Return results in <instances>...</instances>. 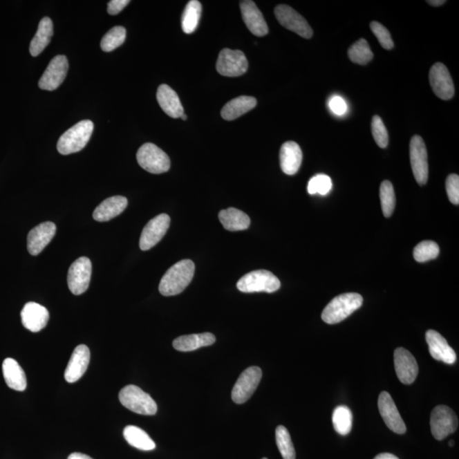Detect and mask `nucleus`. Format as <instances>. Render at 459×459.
<instances>
[{
  "instance_id": "23",
  "label": "nucleus",
  "mask_w": 459,
  "mask_h": 459,
  "mask_svg": "<svg viewBox=\"0 0 459 459\" xmlns=\"http://www.w3.org/2000/svg\"><path fill=\"white\" fill-rule=\"evenodd\" d=\"M301 147L294 142H287L280 150V165L284 174L294 176L299 171L302 162Z\"/></svg>"
},
{
  "instance_id": "32",
  "label": "nucleus",
  "mask_w": 459,
  "mask_h": 459,
  "mask_svg": "<svg viewBox=\"0 0 459 459\" xmlns=\"http://www.w3.org/2000/svg\"><path fill=\"white\" fill-rule=\"evenodd\" d=\"M202 14V5L198 0L189 1L181 18V28L185 33L190 35L197 29Z\"/></svg>"
},
{
  "instance_id": "35",
  "label": "nucleus",
  "mask_w": 459,
  "mask_h": 459,
  "mask_svg": "<svg viewBox=\"0 0 459 459\" xmlns=\"http://www.w3.org/2000/svg\"><path fill=\"white\" fill-rule=\"evenodd\" d=\"M380 197L384 217H391L394 212L395 206V191L393 185L391 181L384 180L381 183Z\"/></svg>"
},
{
  "instance_id": "30",
  "label": "nucleus",
  "mask_w": 459,
  "mask_h": 459,
  "mask_svg": "<svg viewBox=\"0 0 459 459\" xmlns=\"http://www.w3.org/2000/svg\"><path fill=\"white\" fill-rule=\"evenodd\" d=\"M53 36V24L49 17H44L39 22L38 31L33 37L29 51L32 57H38L50 44Z\"/></svg>"
},
{
  "instance_id": "34",
  "label": "nucleus",
  "mask_w": 459,
  "mask_h": 459,
  "mask_svg": "<svg viewBox=\"0 0 459 459\" xmlns=\"http://www.w3.org/2000/svg\"><path fill=\"white\" fill-rule=\"evenodd\" d=\"M350 61L359 65H366L371 62L373 54L368 41L364 39H359L348 50Z\"/></svg>"
},
{
  "instance_id": "2",
  "label": "nucleus",
  "mask_w": 459,
  "mask_h": 459,
  "mask_svg": "<svg viewBox=\"0 0 459 459\" xmlns=\"http://www.w3.org/2000/svg\"><path fill=\"white\" fill-rule=\"evenodd\" d=\"M362 303V296L355 292L337 296L325 307L321 313V319L328 324H339L360 308Z\"/></svg>"
},
{
  "instance_id": "41",
  "label": "nucleus",
  "mask_w": 459,
  "mask_h": 459,
  "mask_svg": "<svg viewBox=\"0 0 459 459\" xmlns=\"http://www.w3.org/2000/svg\"><path fill=\"white\" fill-rule=\"evenodd\" d=\"M370 28L371 30L377 37V40L380 44V46L386 50L393 49L394 42L391 39V35L390 32L388 31L386 28H384L382 24H380L377 21H372L370 24Z\"/></svg>"
},
{
  "instance_id": "19",
  "label": "nucleus",
  "mask_w": 459,
  "mask_h": 459,
  "mask_svg": "<svg viewBox=\"0 0 459 459\" xmlns=\"http://www.w3.org/2000/svg\"><path fill=\"white\" fill-rule=\"evenodd\" d=\"M24 328L32 332H38L46 327L50 314L46 307L35 302L26 303L21 312Z\"/></svg>"
},
{
  "instance_id": "44",
  "label": "nucleus",
  "mask_w": 459,
  "mask_h": 459,
  "mask_svg": "<svg viewBox=\"0 0 459 459\" xmlns=\"http://www.w3.org/2000/svg\"><path fill=\"white\" fill-rule=\"evenodd\" d=\"M131 1L129 0H112L107 6V12L110 15H118L123 10L126 6L129 5Z\"/></svg>"
},
{
  "instance_id": "5",
  "label": "nucleus",
  "mask_w": 459,
  "mask_h": 459,
  "mask_svg": "<svg viewBox=\"0 0 459 459\" xmlns=\"http://www.w3.org/2000/svg\"><path fill=\"white\" fill-rule=\"evenodd\" d=\"M238 290L243 292H276L281 287V282L273 273L266 270H258L244 275L236 283Z\"/></svg>"
},
{
  "instance_id": "37",
  "label": "nucleus",
  "mask_w": 459,
  "mask_h": 459,
  "mask_svg": "<svg viewBox=\"0 0 459 459\" xmlns=\"http://www.w3.org/2000/svg\"><path fill=\"white\" fill-rule=\"evenodd\" d=\"M126 39V29L121 26H117L111 29L106 35L103 37L101 42V48L105 53H111L124 44Z\"/></svg>"
},
{
  "instance_id": "46",
  "label": "nucleus",
  "mask_w": 459,
  "mask_h": 459,
  "mask_svg": "<svg viewBox=\"0 0 459 459\" xmlns=\"http://www.w3.org/2000/svg\"><path fill=\"white\" fill-rule=\"evenodd\" d=\"M375 459H399L397 456L391 453H381L377 455Z\"/></svg>"
},
{
  "instance_id": "31",
  "label": "nucleus",
  "mask_w": 459,
  "mask_h": 459,
  "mask_svg": "<svg viewBox=\"0 0 459 459\" xmlns=\"http://www.w3.org/2000/svg\"><path fill=\"white\" fill-rule=\"evenodd\" d=\"M124 438L129 445L142 451H151L155 449L156 444L149 435L143 429L129 425L124 429Z\"/></svg>"
},
{
  "instance_id": "45",
  "label": "nucleus",
  "mask_w": 459,
  "mask_h": 459,
  "mask_svg": "<svg viewBox=\"0 0 459 459\" xmlns=\"http://www.w3.org/2000/svg\"><path fill=\"white\" fill-rule=\"evenodd\" d=\"M68 459H93L86 454L81 453H73L70 454Z\"/></svg>"
},
{
  "instance_id": "43",
  "label": "nucleus",
  "mask_w": 459,
  "mask_h": 459,
  "mask_svg": "<svg viewBox=\"0 0 459 459\" xmlns=\"http://www.w3.org/2000/svg\"><path fill=\"white\" fill-rule=\"evenodd\" d=\"M329 107H330L332 112L337 115H343L347 111L346 102L339 96H335L330 100Z\"/></svg>"
},
{
  "instance_id": "40",
  "label": "nucleus",
  "mask_w": 459,
  "mask_h": 459,
  "mask_svg": "<svg viewBox=\"0 0 459 459\" xmlns=\"http://www.w3.org/2000/svg\"><path fill=\"white\" fill-rule=\"evenodd\" d=\"M372 134L377 145L380 148H386L388 144V135L386 125L379 116H375L372 120Z\"/></svg>"
},
{
  "instance_id": "29",
  "label": "nucleus",
  "mask_w": 459,
  "mask_h": 459,
  "mask_svg": "<svg viewBox=\"0 0 459 459\" xmlns=\"http://www.w3.org/2000/svg\"><path fill=\"white\" fill-rule=\"evenodd\" d=\"M219 220L225 229L230 232L243 231L250 225L249 216L235 208L221 210L219 213Z\"/></svg>"
},
{
  "instance_id": "16",
  "label": "nucleus",
  "mask_w": 459,
  "mask_h": 459,
  "mask_svg": "<svg viewBox=\"0 0 459 459\" xmlns=\"http://www.w3.org/2000/svg\"><path fill=\"white\" fill-rule=\"evenodd\" d=\"M377 404H379L380 415L383 418L387 427L397 434H405L406 424L400 415L397 407L391 395L386 391L381 392Z\"/></svg>"
},
{
  "instance_id": "47",
  "label": "nucleus",
  "mask_w": 459,
  "mask_h": 459,
  "mask_svg": "<svg viewBox=\"0 0 459 459\" xmlns=\"http://www.w3.org/2000/svg\"><path fill=\"white\" fill-rule=\"evenodd\" d=\"M446 2L445 0H429V1H427L429 5L435 7L442 6Z\"/></svg>"
},
{
  "instance_id": "11",
  "label": "nucleus",
  "mask_w": 459,
  "mask_h": 459,
  "mask_svg": "<svg viewBox=\"0 0 459 459\" xmlns=\"http://www.w3.org/2000/svg\"><path fill=\"white\" fill-rule=\"evenodd\" d=\"M92 264L90 259L81 257L70 266L68 274V284L73 294L80 295L86 292L90 286Z\"/></svg>"
},
{
  "instance_id": "20",
  "label": "nucleus",
  "mask_w": 459,
  "mask_h": 459,
  "mask_svg": "<svg viewBox=\"0 0 459 459\" xmlns=\"http://www.w3.org/2000/svg\"><path fill=\"white\" fill-rule=\"evenodd\" d=\"M91 361V351L85 344H80L73 350L68 366L65 370V380L75 383L83 377Z\"/></svg>"
},
{
  "instance_id": "22",
  "label": "nucleus",
  "mask_w": 459,
  "mask_h": 459,
  "mask_svg": "<svg viewBox=\"0 0 459 459\" xmlns=\"http://www.w3.org/2000/svg\"><path fill=\"white\" fill-rule=\"evenodd\" d=\"M241 12L247 28L254 35L263 37L268 35L269 28L261 10L251 0L240 2Z\"/></svg>"
},
{
  "instance_id": "15",
  "label": "nucleus",
  "mask_w": 459,
  "mask_h": 459,
  "mask_svg": "<svg viewBox=\"0 0 459 459\" xmlns=\"http://www.w3.org/2000/svg\"><path fill=\"white\" fill-rule=\"evenodd\" d=\"M68 71V61L65 55H57L51 60L39 82L42 90L53 91L65 80Z\"/></svg>"
},
{
  "instance_id": "9",
  "label": "nucleus",
  "mask_w": 459,
  "mask_h": 459,
  "mask_svg": "<svg viewBox=\"0 0 459 459\" xmlns=\"http://www.w3.org/2000/svg\"><path fill=\"white\" fill-rule=\"evenodd\" d=\"M277 21L285 28L297 33L303 39H309L313 35L308 22L297 11L286 5L277 6L274 10Z\"/></svg>"
},
{
  "instance_id": "18",
  "label": "nucleus",
  "mask_w": 459,
  "mask_h": 459,
  "mask_svg": "<svg viewBox=\"0 0 459 459\" xmlns=\"http://www.w3.org/2000/svg\"><path fill=\"white\" fill-rule=\"evenodd\" d=\"M429 346V353L436 361L453 365L457 361V355L445 338L438 332L428 330L425 335Z\"/></svg>"
},
{
  "instance_id": "38",
  "label": "nucleus",
  "mask_w": 459,
  "mask_h": 459,
  "mask_svg": "<svg viewBox=\"0 0 459 459\" xmlns=\"http://www.w3.org/2000/svg\"><path fill=\"white\" fill-rule=\"evenodd\" d=\"M439 254L438 243L433 241H423L414 247L413 258L416 261L423 263L434 260L438 257Z\"/></svg>"
},
{
  "instance_id": "12",
  "label": "nucleus",
  "mask_w": 459,
  "mask_h": 459,
  "mask_svg": "<svg viewBox=\"0 0 459 459\" xmlns=\"http://www.w3.org/2000/svg\"><path fill=\"white\" fill-rule=\"evenodd\" d=\"M247 68L249 62L243 51L230 49L221 51L216 62V69L221 75L238 77L245 73Z\"/></svg>"
},
{
  "instance_id": "10",
  "label": "nucleus",
  "mask_w": 459,
  "mask_h": 459,
  "mask_svg": "<svg viewBox=\"0 0 459 459\" xmlns=\"http://www.w3.org/2000/svg\"><path fill=\"white\" fill-rule=\"evenodd\" d=\"M410 161L414 178L420 186H424L429 176L428 153L424 140L420 135H414L411 140Z\"/></svg>"
},
{
  "instance_id": "42",
  "label": "nucleus",
  "mask_w": 459,
  "mask_h": 459,
  "mask_svg": "<svg viewBox=\"0 0 459 459\" xmlns=\"http://www.w3.org/2000/svg\"><path fill=\"white\" fill-rule=\"evenodd\" d=\"M446 190L447 197L454 205H459V176L456 174H451L447 178Z\"/></svg>"
},
{
  "instance_id": "13",
  "label": "nucleus",
  "mask_w": 459,
  "mask_h": 459,
  "mask_svg": "<svg viewBox=\"0 0 459 459\" xmlns=\"http://www.w3.org/2000/svg\"><path fill=\"white\" fill-rule=\"evenodd\" d=\"M169 225L170 217L166 214H159L148 222L140 236V250L147 251L157 245L167 232Z\"/></svg>"
},
{
  "instance_id": "17",
  "label": "nucleus",
  "mask_w": 459,
  "mask_h": 459,
  "mask_svg": "<svg viewBox=\"0 0 459 459\" xmlns=\"http://www.w3.org/2000/svg\"><path fill=\"white\" fill-rule=\"evenodd\" d=\"M395 373L402 384H411L415 381L418 366L415 357L404 348H397L394 353Z\"/></svg>"
},
{
  "instance_id": "25",
  "label": "nucleus",
  "mask_w": 459,
  "mask_h": 459,
  "mask_svg": "<svg viewBox=\"0 0 459 459\" xmlns=\"http://www.w3.org/2000/svg\"><path fill=\"white\" fill-rule=\"evenodd\" d=\"M127 206V198L123 196H114V197L104 200L95 209L94 219L99 222L109 221L123 213Z\"/></svg>"
},
{
  "instance_id": "24",
  "label": "nucleus",
  "mask_w": 459,
  "mask_h": 459,
  "mask_svg": "<svg viewBox=\"0 0 459 459\" xmlns=\"http://www.w3.org/2000/svg\"><path fill=\"white\" fill-rule=\"evenodd\" d=\"M157 100L159 106L170 118H179L184 114V109L176 92L167 84L158 88Z\"/></svg>"
},
{
  "instance_id": "21",
  "label": "nucleus",
  "mask_w": 459,
  "mask_h": 459,
  "mask_svg": "<svg viewBox=\"0 0 459 459\" xmlns=\"http://www.w3.org/2000/svg\"><path fill=\"white\" fill-rule=\"evenodd\" d=\"M57 232V225L53 222H44L31 230L28 236L29 254L36 256L44 250Z\"/></svg>"
},
{
  "instance_id": "26",
  "label": "nucleus",
  "mask_w": 459,
  "mask_h": 459,
  "mask_svg": "<svg viewBox=\"0 0 459 459\" xmlns=\"http://www.w3.org/2000/svg\"><path fill=\"white\" fill-rule=\"evenodd\" d=\"M3 375L9 388L24 391L27 388V377L24 370L13 358H6L2 365Z\"/></svg>"
},
{
  "instance_id": "3",
  "label": "nucleus",
  "mask_w": 459,
  "mask_h": 459,
  "mask_svg": "<svg viewBox=\"0 0 459 459\" xmlns=\"http://www.w3.org/2000/svg\"><path fill=\"white\" fill-rule=\"evenodd\" d=\"M94 131L93 122L83 120L70 128L57 142V151L62 155L79 153L90 140Z\"/></svg>"
},
{
  "instance_id": "1",
  "label": "nucleus",
  "mask_w": 459,
  "mask_h": 459,
  "mask_svg": "<svg viewBox=\"0 0 459 459\" xmlns=\"http://www.w3.org/2000/svg\"><path fill=\"white\" fill-rule=\"evenodd\" d=\"M195 272L194 263L190 260L177 262L162 277L159 283V292L164 296L180 294L191 283Z\"/></svg>"
},
{
  "instance_id": "50",
  "label": "nucleus",
  "mask_w": 459,
  "mask_h": 459,
  "mask_svg": "<svg viewBox=\"0 0 459 459\" xmlns=\"http://www.w3.org/2000/svg\"><path fill=\"white\" fill-rule=\"evenodd\" d=\"M262 459H268V458H262Z\"/></svg>"
},
{
  "instance_id": "48",
  "label": "nucleus",
  "mask_w": 459,
  "mask_h": 459,
  "mask_svg": "<svg viewBox=\"0 0 459 459\" xmlns=\"http://www.w3.org/2000/svg\"><path fill=\"white\" fill-rule=\"evenodd\" d=\"M181 118H182L183 120H187V114L184 113L182 116H181Z\"/></svg>"
},
{
  "instance_id": "14",
  "label": "nucleus",
  "mask_w": 459,
  "mask_h": 459,
  "mask_svg": "<svg viewBox=\"0 0 459 459\" xmlns=\"http://www.w3.org/2000/svg\"><path fill=\"white\" fill-rule=\"evenodd\" d=\"M429 83L433 92L444 101L453 97L455 88L453 79L447 66L442 63H435L429 71Z\"/></svg>"
},
{
  "instance_id": "8",
  "label": "nucleus",
  "mask_w": 459,
  "mask_h": 459,
  "mask_svg": "<svg viewBox=\"0 0 459 459\" xmlns=\"http://www.w3.org/2000/svg\"><path fill=\"white\" fill-rule=\"evenodd\" d=\"M262 377V370L259 366H250L241 373L232 388V399L236 404H243L256 391Z\"/></svg>"
},
{
  "instance_id": "28",
  "label": "nucleus",
  "mask_w": 459,
  "mask_h": 459,
  "mask_svg": "<svg viewBox=\"0 0 459 459\" xmlns=\"http://www.w3.org/2000/svg\"><path fill=\"white\" fill-rule=\"evenodd\" d=\"M216 338L210 332H203V334L190 335L178 337L174 340L173 347L176 350L194 351L199 348L209 346L216 342Z\"/></svg>"
},
{
  "instance_id": "49",
  "label": "nucleus",
  "mask_w": 459,
  "mask_h": 459,
  "mask_svg": "<svg viewBox=\"0 0 459 459\" xmlns=\"http://www.w3.org/2000/svg\"><path fill=\"white\" fill-rule=\"evenodd\" d=\"M449 445H450L451 447H453V446L454 445L453 440H451V442H450V443H449Z\"/></svg>"
},
{
  "instance_id": "33",
  "label": "nucleus",
  "mask_w": 459,
  "mask_h": 459,
  "mask_svg": "<svg viewBox=\"0 0 459 459\" xmlns=\"http://www.w3.org/2000/svg\"><path fill=\"white\" fill-rule=\"evenodd\" d=\"M353 416L349 407L346 406H337L332 413V424L337 433L346 435L353 429Z\"/></svg>"
},
{
  "instance_id": "4",
  "label": "nucleus",
  "mask_w": 459,
  "mask_h": 459,
  "mask_svg": "<svg viewBox=\"0 0 459 459\" xmlns=\"http://www.w3.org/2000/svg\"><path fill=\"white\" fill-rule=\"evenodd\" d=\"M121 404L126 409L142 415H155L158 412L157 403L138 386H127L118 395Z\"/></svg>"
},
{
  "instance_id": "6",
  "label": "nucleus",
  "mask_w": 459,
  "mask_h": 459,
  "mask_svg": "<svg viewBox=\"0 0 459 459\" xmlns=\"http://www.w3.org/2000/svg\"><path fill=\"white\" fill-rule=\"evenodd\" d=\"M136 158L140 167L155 175L167 172L170 169L168 155L153 143H146L140 147Z\"/></svg>"
},
{
  "instance_id": "39",
  "label": "nucleus",
  "mask_w": 459,
  "mask_h": 459,
  "mask_svg": "<svg viewBox=\"0 0 459 459\" xmlns=\"http://www.w3.org/2000/svg\"><path fill=\"white\" fill-rule=\"evenodd\" d=\"M332 187L330 177L320 174V175H317L310 180L307 190H308L310 195L320 194L324 196L331 191Z\"/></svg>"
},
{
  "instance_id": "36",
  "label": "nucleus",
  "mask_w": 459,
  "mask_h": 459,
  "mask_svg": "<svg viewBox=\"0 0 459 459\" xmlns=\"http://www.w3.org/2000/svg\"><path fill=\"white\" fill-rule=\"evenodd\" d=\"M276 440L283 459H295L294 447L290 432L283 425H279L276 429Z\"/></svg>"
},
{
  "instance_id": "7",
  "label": "nucleus",
  "mask_w": 459,
  "mask_h": 459,
  "mask_svg": "<svg viewBox=\"0 0 459 459\" xmlns=\"http://www.w3.org/2000/svg\"><path fill=\"white\" fill-rule=\"evenodd\" d=\"M458 427L456 414L450 407L440 405L433 409L431 416V428L433 436L442 440L453 434Z\"/></svg>"
},
{
  "instance_id": "27",
  "label": "nucleus",
  "mask_w": 459,
  "mask_h": 459,
  "mask_svg": "<svg viewBox=\"0 0 459 459\" xmlns=\"http://www.w3.org/2000/svg\"><path fill=\"white\" fill-rule=\"evenodd\" d=\"M257 105V100L252 96H239L232 99L221 110V117L227 121L236 120L243 114L250 112Z\"/></svg>"
}]
</instances>
